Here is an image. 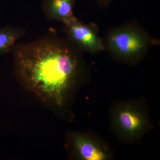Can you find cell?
Returning a JSON list of instances; mask_svg holds the SVG:
<instances>
[{
  "label": "cell",
  "instance_id": "52a82bcc",
  "mask_svg": "<svg viewBox=\"0 0 160 160\" xmlns=\"http://www.w3.org/2000/svg\"><path fill=\"white\" fill-rule=\"evenodd\" d=\"M25 33L23 29L15 27H3L0 29V54L8 52L13 49L15 43Z\"/></svg>",
  "mask_w": 160,
  "mask_h": 160
},
{
  "label": "cell",
  "instance_id": "3957f363",
  "mask_svg": "<svg viewBox=\"0 0 160 160\" xmlns=\"http://www.w3.org/2000/svg\"><path fill=\"white\" fill-rule=\"evenodd\" d=\"M63 23L69 38L80 48L92 52L105 49L102 42L91 26L81 22L74 16Z\"/></svg>",
  "mask_w": 160,
  "mask_h": 160
},
{
  "label": "cell",
  "instance_id": "6da1fadb",
  "mask_svg": "<svg viewBox=\"0 0 160 160\" xmlns=\"http://www.w3.org/2000/svg\"><path fill=\"white\" fill-rule=\"evenodd\" d=\"M12 50L23 85L43 101L62 105L77 73V58L71 48L49 36L19 44Z\"/></svg>",
  "mask_w": 160,
  "mask_h": 160
},
{
  "label": "cell",
  "instance_id": "5b68a950",
  "mask_svg": "<svg viewBox=\"0 0 160 160\" xmlns=\"http://www.w3.org/2000/svg\"><path fill=\"white\" fill-rule=\"evenodd\" d=\"M76 0H45L43 11L47 18L63 22L72 17Z\"/></svg>",
  "mask_w": 160,
  "mask_h": 160
},
{
  "label": "cell",
  "instance_id": "ba28073f",
  "mask_svg": "<svg viewBox=\"0 0 160 160\" xmlns=\"http://www.w3.org/2000/svg\"><path fill=\"white\" fill-rule=\"evenodd\" d=\"M112 0H98L100 5L103 6H106L111 2Z\"/></svg>",
  "mask_w": 160,
  "mask_h": 160
},
{
  "label": "cell",
  "instance_id": "277c9868",
  "mask_svg": "<svg viewBox=\"0 0 160 160\" xmlns=\"http://www.w3.org/2000/svg\"><path fill=\"white\" fill-rule=\"evenodd\" d=\"M116 121L120 130L130 137L140 133L146 125L145 119L133 108L125 107L118 110Z\"/></svg>",
  "mask_w": 160,
  "mask_h": 160
},
{
  "label": "cell",
  "instance_id": "8992f818",
  "mask_svg": "<svg viewBox=\"0 0 160 160\" xmlns=\"http://www.w3.org/2000/svg\"><path fill=\"white\" fill-rule=\"evenodd\" d=\"M75 148L80 158L86 160H103L107 155L105 151L93 141L84 137L74 140Z\"/></svg>",
  "mask_w": 160,
  "mask_h": 160
},
{
  "label": "cell",
  "instance_id": "7a4b0ae2",
  "mask_svg": "<svg viewBox=\"0 0 160 160\" xmlns=\"http://www.w3.org/2000/svg\"><path fill=\"white\" fill-rule=\"evenodd\" d=\"M147 44V39L144 35L132 28L117 29L108 37L109 50L116 55L126 58L139 56L145 51Z\"/></svg>",
  "mask_w": 160,
  "mask_h": 160
}]
</instances>
